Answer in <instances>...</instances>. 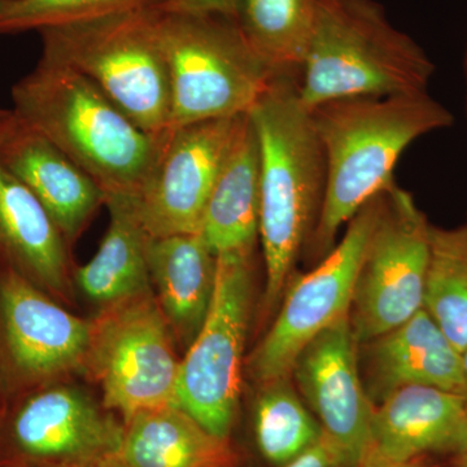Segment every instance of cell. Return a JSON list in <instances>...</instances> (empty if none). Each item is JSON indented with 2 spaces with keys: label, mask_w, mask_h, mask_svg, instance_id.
I'll return each mask as SVG.
<instances>
[{
  "label": "cell",
  "mask_w": 467,
  "mask_h": 467,
  "mask_svg": "<svg viewBox=\"0 0 467 467\" xmlns=\"http://www.w3.org/2000/svg\"><path fill=\"white\" fill-rule=\"evenodd\" d=\"M284 467H347V463L334 442L322 432L317 442Z\"/></svg>",
  "instance_id": "28"
},
{
  "label": "cell",
  "mask_w": 467,
  "mask_h": 467,
  "mask_svg": "<svg viewBox=\"0 0 467 467\" xmlns=\"http://www.w3.org/2000/svg\"><path fill=\"white\" fill-rule=\"evenodd\" d=\"M254 252L217 254L216 285L207 319L181 361L178 407L221 439H230L241 402L254 297Z\"/></svg>",
  "instance_id": "8"
},
{
  "label": "cell",
  "mask_w": 467,
  "mask_h": 467,
  "mask_svg": "<svg viewBox=\"0 0 467 467\" xmlns=\"http://www.w3.org/2000/svg\"><path fill=\"white\" fill-rule=\"evenodd\" d=\"M462 370L463 383H465V391H463V396H465L467 400V348L462 352Z\"/></svg>",
  "instance_id": "31"
},
{
  "label": "cell",
  "mask_w": 467,
  "mask_h": 467,
  "mask_svg": "<svg viewBox=\"0 0 467 467\" xmlns=\"http://www.w3.org/2000/svg\"><path fill=\"white\" fill-rule=\"evenodd\" d=\"M165 0H0V34L41 32L128 12L155 9Z\"/></svg>",
  "instance_id": "26"
},
{
  "label": "cell",
  "mask_w": 467,
  "mask_h": 467,
  "mask_svg": "<svg viewBox=\"0 0 467 467\" xmlns=\"http://www.w3.org/2000/svg\"><path fill=\"white\" fill-rule=\"evenodd\" d=\"M254 401V441L261 456L284 466L322 436L318 420L301 400L291 377L261 384Z\"/></svg>",
  "instance_id": "25"
},
{
  "label": "cell",
  "mask_w": 467,
  "mask_h": 467,
  "mask_svg": "<svg viewBox=\"0 0 467 467\" xmlns=\"http://www.w3.org/2000/svg\"><path fill=\"white\" fill-rule=\"evenodd\" d=\"M153 23L171 88L167 134L196 122L250 113L275 77L233 18L156 8Z\"/></svg>",
  "instance_id": "5"
},
{
  "label": "cell",
  "mask_w": 467,
  "mask_h": 467,
  "mask_svg": "<svg viewBox=\"0 0 467 467\" xmlns=\"http://www.w3.org/2000/svg\"><path fill=\"white\" fill-rule=\"evenodd\" d=\"M365 389L374 405L405 386L465 391L462 353L442 333L425 308L407 322L358 346Z\"/></svg>",
  "instance_id": "16"
},
{
  "label": "cell",
  "mask_w": 467,
  "mask_h": 467,
  "mask_svg": "<svg viewBox=\"0 0 467 467\" xmlns=\"http://www.w3.org/2000/svg\"><path fill=\"white\" fill-rule=\"evenodd\" d=\"M445 467H467V435L459 450L448 456Z\"/></svg>",
  "instance_id": "30"
},
{
  "label": "cell",
  "mask_w": 467,
  "mask_h": 467,
  "mask_svg": "<svg viewBox=\"0 0 467 467\" xmlns=\"http://www.w3.org/2000/svg\"><path fill=\"white\" fill-rule=\"evenodd\" d=\"M309 110L325 153L326 190L304 252L318 263L337 244L339 230L396 183L393 173L405 150L450 128L453 116L429 91L331 100Z\"/></svg>",
  "instance_id": "1"
},
{
  "label": "cell",
  "mask_w": 467,
  "mask_h": 467,
  "mask_svg": "<svg viewBox=\"0 0 467 467\" xmlns=\"http://www.w3.org/2000/svg\"><path fill=\"white\" fill-rule=\"evenodd\" d=\"M109 225L99 250L75 273L76 285L101 308L153 291L147 245L150 236L140 221L137 198L106 202Z\"/></svg>",
  "instance_id": "22"
},
{
  "label": "cell",
  "mask_w": 467,
  "mask_h": 467,
  "mask_svg": "<svg viewBox=\"0 0 467 467\" xmlns=\"http://www.w3.org/2000/svg\"><path fill=\"white\" fill-rule=\"evenodd\" d=\"M292 374L347 467H361L370 451L374 404L362 382L349 316L326 328L300 353Z\"/></svg>",
  "instance_id": "14"
},
{
  "label": "cell",
  "mask_w": 467,
  "mask_h": 467,
  "mask_svg": "<svg viewBox=\"0 0 467 467\" xmlns=\"http://www.w3.org/2000/svg\"><path fill=\"white\" fill-rule=\"evenodd\" d=\"M153 291L101 308L91 319L84 373L103 393L104 407L130 420L177 405L181 361Z\"/></svg>",
  "instance_id": "9"
},
{
  "label": "cell",
  "mask_w": 467,
  "mask_h": 467,
  "mask_svg": "<svg viewBox=\"0 0 467 467\" xmlns=\"http://www.w3.org/2000/svg\"><path fill=\"white\" fill-rule=\"evenodd\" d=\"M315 16L316 0H238L234 21L273 76H299Z\"/></svg>",
  "instance_id": "23"
},
{
  "label": "cell",
  "mask_w": 467,
  "mask_h": 467,
  "mask_svg": "<svg viewBox=\"0 0 467 467\" xmlns=\"http://www.w3.org/2000/svg\"><path fill=\"white\" fill-rule=\"evenodd\" d=\"M435 66L378 0H316L315 26L299 72L308 109L337 99L429 91Z\"/></svg>",
  "instance_id": "4"
},
{
  "label": "cell",
  "mask_w": 467,
  "mask_h": 467,
  "mask_svg": "<svg viewBox=\"0 0 467 467\" xmlns=\"http://www.w3.org/2000/svg\"><path fill=\"white\" fill-rule=\"evenodd\" d=\"M11 95L12 112L90 175L106 202L140 198L165 137L146 133L88 77L46 58Z\"/></svg>",
  "instance_id": "3"
},
{
  "label": "cell",
  "mask_w": 467,
  "mask_h": 467,
  "mask_svg": "<svg viewBox=\"0 0 467 467\" xmlns=\"http://www.w3.org/2000/svg\"><path fill=\"white\" fill-rule=\"evenodd\" d=\"M242 116L196 122L165 134L138 198L150 239L201 232L209 196Z\"/></svg>",
  "instance_id": "13"
},
{
  "label": "cell",
  "mask_w": 467,
  "mask_h": 467,
  "mask_svg": "<svg viewBox=\"0 0 467 467\" xmlns=\"http://www.w3.org/2000/svg\"><path fill=\"white\" fill-rule=\"evenodd\" d=\"M0 161L47 209L67 244L78 239L106 204L90 175L12 109L0 124Z\"/></svg>",
  "instance_id": "15"
},
{
  "label": "cell",
  "mask_w": 467,
  "mask_h": 467,
  "mask_svg": "<svg viewBox=\"0 0 467 467\" xmlns=\"http://www.w3.org/2000/svg\"><path fill=\"white\" fill-rule=\"evenodd\" d=\"M155 9L38 33L42 58L88 77L135 124L162 140L171 115V88L153 23Z\"/></svg>",
  "instance_id": "6"
},
{
  "label": "cell",
  "mask_w": 467,
  "mask_h": 467,
  "mask_svg": "<svg viewBox=\"0 0 467 467\" xmlns=\"http://www.w3.org/2000/svg\"><path fill=\"white\" fill-rule=\"evenodd\" d=\"M463 73H465V84H466V109H467V43L465 50V58H463Z\"/></svg>",
  "instance_id": "32"
},
{
  "label": "cell",
  "mask_w": 467,
  "mask_h": 467,
  "mask_svg": "<svg viewBox=\"0 0 467 467\" xmlns=\"http://www.w3.org/2000/svg\"><path fill=\"white\" fill-rule=\"evenodd\" d=\"M260 150L250 113L239 119L209 196L201 233L213 254L254 250L259 241Z\"/></svg>",
  "instance_id": "20"
},
{
  "label": "cell",
  "mask_w": 467,
  "mask_h": 467,
  "mask_svg": "<svg viewBox=\"0 0 467 467\" xmlns=\"http://www.w3.org/2000/svg\"><path fill=\"white\" fill-rule=\"evenodd\" d=\"M238 0H165L158 9L168 14L214 15L233 18Z\"/></svg>",
  "instance_id": "27"
},
{
  "label": "cell",
  "mask_w": 467,
  "mask_h": 467,
  "mask_svg": "<svg viewBox=\"0 0 467 467\" xmlns=\"http://www.w3.org/2000/svg\"><path fill=\"white\" fill-rule=\"evenodd\" d=\"M436 456L416 457L410 460H383L377 457H367L361 467H445L435 460Z\"/></svg>",
  "instance_id": "29"
},
{
  "label": "cell",
  "mask_w": 467,
  "mask_h": 467,
  "mask_svg": "<svg viewBox=\"0 0 467 467\" xmlns=\"http://www.w3.org/2000/svg\"><path fill=\"white\" fill-rule=\"evenodd\" d=\"M150 285L171 337L183 349L192 346L207 319L217 256L201 233L150 239Z\"/></svg>",
  "instance_id": "19"
},
{
  "label": "cell",
  "mask_w": 467,
  "mask_h": 467,
  "mask_svg": "<svg viewBox=\"0 0 467 467\" xmlns=\"http://www.w3.org/2000/svg\"><path fill=\"white\" fill-rule=\"evenodd\" d=\"M9 110L11 109H0V124H2V122L5 121V117L9 115Z\"/></svg>",
  "instance_id": "33"
},
{
  "label": "cell",
  "mask_w": 467,
  "mask_h": 467,
  "mask_svg": "<svg viewBox=\"0 0 467 467\" xmlns=\"http://www.w3.org/2000/svg\"><path fill=\"white\" fill-rule=\"evenodd\" d=\"M67 379L3 401L0 467H106L116 460L124 420Z\"/></svg>",
  "instance_id": "7"
},
{
  "label": "cell",
  "mask_w": 467,
  "mask_h": 467,
  "mask_svg": "<svg viewBox=\"0 0 467 467\" xmlns=\"http://www.w3.org/2000/svg\"><path fill=\"white\" fill-rule=\"evenodd\" d=\"M67 247L47 209L0 161V261L55 300L69 303Z\"/></svg>",
  "instance_id": "18"
},
{
  "label": "cell",
  "mask_w": 467,
  "mask_h": 467,
  "mask_svg": "<svg viewBox=\"0 0 467 467\" xmlns=\"http://www.w3.org/2000/svg\"><path fill=\"white\" fill-rule=\"evenodd\" d=\"M3 405V395H2V389H0V409H2Z\"/></svg>",
  "instance_id": "34"
},
{
  "label": "cell",
  "mask_w": 467,
  "mask_h": 467,
  "mask_svg": "<svg viewBox=\"0 0 467 467\" xmlns=\"http://www.w3.org/2000/svg\"><path fill=\"white\" fill-rule=\"evenodd\" d=\"M467 435V400L431 386L400 387L374 405L367 457L450 456Z\"/></svg>",
  "instance_id": "17"
},
{
  "label": "cell",
  "mask_w": 467,
  "mask_h": 467,
  "mask_svg": "<svg viewBox=\"0 0 467 467\" xmlns=\"http://www.w3.org/2000/svg\"><path fill=\"white\" fill-rule=\"evenodd\" d=\"M113 462L122 467H238L230 439L211 434L174 405L140 411L124 422Z\"/></svg>",
  "instance_id": "21"
},
{
  "label": "cell",
  "mask_w": 467,
  "mask_h": 467,
  "mask_svg": "<svg viewBox=\"0 0 467 467\" xmlns=\"http://www.w3.org/2000/svg\"><path fill=\"white\" fill-rule=\"evenodd\" d=\"M106 467H122V466L117 465V463L112 462V463H110V465L106 466Z\"/></svg>",
  "instance_id": "35"
},
{
  "label": "cell",
  "mask_w": 467,
  "mask_h": 467,
  "mask_svg": "<svg viewBox=\"0 0 467 467\" xmlns=\"http://www.w3.org/2000/svg\"><path fill=\"white\" fill-rule=\"evenodd\" d=\"M423 308L462 353L467 348V223L431 227Z\"/></svg>",
  "instance_id": "24"
},
{
  "label": "cell",
  "mask_w": 467,
  "mask_h": 467,
  "mask_svg": "<svg viewBox=\"0 0 467 467\" xmlns=\"http://www.w3.org/2000/svg\"><path fill=\"white\" fill-rule=\"evenodd\" d=\"M431 227L410 192L396 183L384 192L350 303V327L358 346L423 308Z\"/></svg>",
  "instance_id": "11"
},
{
  "label": "cell",
  "mask_w": 467,
  "mask_h": 467,
  "mask_svg": "<svg viewBox=\"0 0 467 467\" xmlns=\"http://www.w3.org/2000/svg\"><path fill=\"white\" fill-rule=\"evenodd\" d=\"M384 192L353 216L342 241L317 265L292 276L273 325L245 362L254 383L291 377L300 353L326 328L349 316L356 278L382 211Z\"/></svg>",
  "instance_id": "10"
},
{
  "label": "cell",
  "mask_w": 467,
  "mask_h": 467,
  "mask_svg": "<svg viewBox=\"0 0 467 467\" xmlns=\"http://www.w3.org/2000/svg\"><path fill=\"white\" fill-rule=\"evenodd\" d=\"M250 117L260 150L263 315L269 318L317 226L325 199L326 161L310 110L300 99L299 76L273 77Z\"/></svg>",
  "instance_id": "2"
},
{
  "label": "cell",
  "mask_w": 467,
  "mask_h": 467,
  "mask_svg": "<svg viewBox=\"0 0 467 467\" xmlns=\"http://www.w3.org/2000/svg\"><path fill=\"white\" fill-rule=\"evenodd\" d=\"M91 321L0 261V389L3 401L84 373Z\"/></svg>",
  "instance_id": "12"
}]
</instances>
